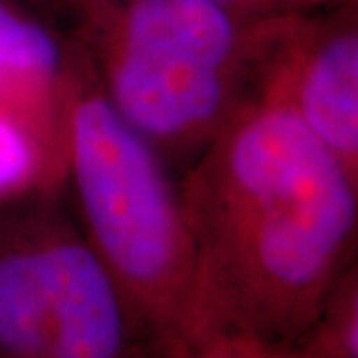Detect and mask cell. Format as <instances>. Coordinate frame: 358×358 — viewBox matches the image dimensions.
Listing matches in <instances>:
<instances>
[{
	"label": "cell",
	"mask_w": 358,
	"mask_h": 358,
	"mask_svg": "<svg viewBox=\"0 0 358 358\" xmlns=\"http://www.w3.org/2000/svg\"><path fill=\"white\" fill-rule=\"evenodd\" d=\"M178 194L201 342L306 338L358 259V182L299 116L275 70L180 171Z\"/></svg>",
	"instance_id": "6da1fadb"
},
{
	"label": "cell",
	"mask_w": 358,
	"mask_h": 358,
	"mask_svg": "<svg viewBox=\"0 0 358 358\" xmlns=\"http://www.w3.org/2000/svg\"><path fill=\"white\" fill-rule=\"evenodd\" d=\"M49 7L102 95L176 176L259 95L303 17H248L215 0Z\"/></svg>",
	"instance_id": "7a4b0ae2"
},
{
	"label": "cell",
	"mask_w": 358,
	"mask_h": 358,
	"mask_svg": "<svg viewBox=\"0 0 358 358\" xmlns=\"http://www.w3.org/2000/svg\"><path fill=\"white\" fill-rule=\"evenodd\" d=\"M58 95L60 182L74 217L134 308L155 358H182L201 342V326L178 176L118 116L74 47Z\"/></svg>",
	"instance_id": "3957f363"
},
{
	"label": "cell",
	"mask_w": 358,
	"mask_h": 358,
	"mask_svg": "<svg viewBox=\"0 0 358 358\" xmlns=\"http://www.w3.org/2000/svg\"><path fill=\"white\" fill-rule=\"evenodd\" d=\"M0 358H155L56 189L0 206Z\"/></svg>",
	"instance_id": "277c9868"
},
{
	"label": "cell",
	"mask_w": 358,
	"mask_h": 358,
	"mask_svg": "<svg viewBox=\"0 0 358 358\" xmlns=\"http://www.w3.org/2000/svg\"><path fill=\"white\" fill-rule=\"evenodd\" d=\"M275 74L299 116L358 182V0L303 14Z\"/></svg>",
	"instance_id": "5b68a950"
},
{
	"label": "cell",
	"mask_w": 358,
	"mask_h": 358,
	"mask_svg": "<svg viewBox=\"0 0 358 358\" xmlns=\"http://www.w3.org/2000/svg\"><path fill=\"white\" fill-rule=\"evenodd\" d=\"M296 345L319 358H358V259L333 289L315 326Z\"/></svg>",
	"instance_id": "8992f818"
},
{
	"label": "cell",
	"mask_w": 358,
	"mask_h": 358,
	"mask_svg": "<svg viewBox=\"0 0 358 358\" xmlns=\"http://www.w3.org/2000/svg\"><path fill=\"white\" fill-rule=\"evenodd\" d=\"M182 358H319L301 345H280L241 335H215Z\"/></svg>",
	"instance_id": "52a82bcc"
},
{
	"label": "cell",
	"mask_w": 358,
	"mask_h": 358,
	"mask_svg": "<svg viewBox=\"0 0 358 358\" xmlns=\"http://www.w3.org/2000/svg\"><path fill=\"white\" fill-rule=\"evenodd\" d=\"M273 12L278 14H310L326 7L347 3V0H264Z\"/></svg>",
	"instance_id": "ba28073f"
},
{
	"label": "cell",
	"mask_w": 358,
	"mask_h": 358,
	"mask_svg": "<svg viewBox=\"0 0 358 358\" xmlns=\"http://www.w3.org/2000/svg\"><path fill=\"white\" fill-rule=\"evenodd\" d=\"M215 3L231 7V10L248 14V17H278V12H273L264 0H215Z\"/></svg>",
	"instance_id": "9c48e42d"
},
{
	"label": "cell",
	"mask_w": 358,
	"mask_h": 358,
	"mask_svg": "<svg viewBox=\"0 0 358 358\" xmlns=\"http://www.w3.org/2000/svg\"><path fill=\"white\" fill-rule=\"evenodd\" d=\"M40 3H44V5H47V7H49V5H51V0H40Z\"/></svg>",
	"instance_id": "30bf717a"
}]
</instances>
